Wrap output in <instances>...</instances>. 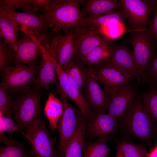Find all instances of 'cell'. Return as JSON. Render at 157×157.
<instances>
[{
  "label": "cell",
  "instance_id": "6da1fadb",
  "mask_svg": "<svg viewBox=\"0 0 157 157\" xmlns=\"http://www.w3.org/2000/svg\"><path fill=\"white\" fill-rule=\"evenodd\" d=\"M83 0H53L42 13L45 21L56 32L65 33L72 28L86 25L79 8Z\"/></svg>",
  "mask_w": 157,
  "mask_h": 157
},
{
  "label": "cell",
  "instance_id": "7a4b0ae2",
  "mask_svg": "<svg viewBox=\"0 0 157 157\" xmlns=\"http://www.w3.org/2000/svg\"><path fill=\"white\" fill-rule=\"evenodd\" d=\"M44 94L43 90L34 86L15 95L12 106L17 131L26 132L33 122L42 116L40 104Z\"/></svg>",
  "mask_w": 157,
  "mask_h": 157
},
{
  "label": "cell",
  "instance_id": "3957f363",
  "mask_svg": "<svg viewBox=\"0 0 157 157\" xmlns=\"http://www.w3.org/2000/svg\"><path fill=\"white\" fill-rule=\"evenodd\" d=\"M54 84L55 88L52 93L58 95L63 106V113L56 128L59 136L57 148L59 157H60L83 116L78 108L74 106L69 102L67 97L60 87L58 79Z\"/></svg>",
  "mask_w": 157,
  "mask_h": 157
},
{
  "label": "cell",
  "instance_id": "277c9868",
  "mask_svg": "<svg viewBox=\"0 0 157 157\" xmlns=\"http://www.w3.org/2000/svg\"><path fill=\"white\" fill-rule=\"evenodd\" d=\"M53 30L48 32L35 35L32 31L20 33L17 48L15 52L13 64L37 65L42 50L56 33Z\"/></svg>",
  "mask_w": 157,
  "mask_h": 157
},
{
  "label": "cell",
  "instance_id": "5b68a950",
  "mask_svg": "<svg viewBox=\"0 0 157 157\" xmlns=\"http://www.w3.org/2000/svg\"><path fill=\"white\" fill-rule=\"evenodd\" d=\"M120 119L127 131L136 138L147 140L153 135L154 119L144 110L140 98L138 95Z\"/></svg>",
  "mask_w": 157,
  "mask_h": 157
},
{
  "label": "cell",
  "instance_id": "8992f818",
  "mask_svg": "<svg viewBox=\"0 0 157 157\" xmlns=\"http://www.w3.org/2000/svg\"><path fill=\"white\" fill-rule=\"evenodd\" d=\"M39 68V65L18 64L4 69L1 74L0 87L15 95L32 87Z\"/></svg>",
  "mask_w": 157,
  "mask_h": 157
},
{
  "label": "cell",
  "instance_id": "52a82bcc",
  "mask_svg": "<svg viewBox=\"0 0 157 157\" xmlns=\"http://www.w3.org/2000/svg\"><path fill=\"white\" fill-rule=\"evenodd\" d=\"M26 138L31 149L40 157H59L56 140L51 136L46 126L44 118L42 116L36 119L26 132L19 130Z\"/></svg>",
  "mask_w": 157,
  "mask_h": 157
},
{
  "label": "cell",
  "instance_id": "ba28073f",
  "mask_svg": "<svg viewBox=\"0 0 157 157\" xmlns=\"http://www.w3.org/2000/svg\"><path fill=\"white\" fill-rule=\"evenodd\" d=\"M58 36L53 37L42 50L38 73L33 85L48 90L57 78L56 54L60 40Z\"/></svg>",
  "mask_w": 157,
  "mask_h": 157
},
{
  "label": "cell",
  "instance_id": "9c48e42d",
  "mask_svg": "<svg viewBox=\"0 0 157 157\" xmlns=\"http://www.w3.org/2000/svg\"><path fill=\"white\" fill-rule=\"evenodd\" d=\"M145 29L128 31L127 36L128 41L132 47L137 64L143 76L157 50V42L146 33Z\"/></svg>",
  "mask_w": 157,
  "mask_h": 157
},
{
  "label": "cell",
  "instance_id": "30bf717a",
  "mask_svg": "<svg viewBox=\"0 0 157 157\" xmlns=\"http://www.w3.org/2000/svg\"><path fill=\"white\" fill-rule=\"evenodd\" d=\"M119 1L129 29L127 31L146 29L151 19L150 16L153 6L151 0Z\"/></svg>",
  "mask_w": 157,
  "mask_h": 157
},
{
  "label": "cell",
  "instance_id": "8fae6325",
  "mask_svg": "<svg viewBox=\"0 0 157 157\" xmlns=\"http://www.w3.org/2000/svg\"><path fill=\"white\" fill-rule=\"evenodd\" d=\"M92 69L96 78L102 85L108 97L113 95L123 86L131 82L133 79L110 60L105 64L92 68Z\"/></svg>",
  "mask_w": 157,
  "mask_h": 157
},
{
  "label": "cell",
  "instance_id": "7c38bea8",
  "mask_svg": "<svg viewBox=\"0 0 157 157\" xmlns=\"http://www.w3.org/2000/svg\"><path fill=\"white\" fill-rule=\"evenodd\" d=\"M74 29L76 38L73 59L82 58L107 38L101 34L99 29L88 25Z\"/></svg>",
  "mask_w": 157,
  "mask_h": 157
},
{
  "label": "cell",
  "instance_id": "4fadbf2b",
  "mask_svg": "<svg viewBox=\"0 0 157 157\" xmlns=\"http://www.w3.org/2000/svg\"><path fill=\"white\" fill-rule=\"evenodd\" d=\"M88 67L89 73L83 91V97L93 111L98 113H106L108 96L96 78L92 68Z\"/></svg>",
  "mask_w": 157,
  "mask_h": 157
},
{
  "label": "cell",
  "instance_id": "5bb4252c",
  "mask_svg": "<svg viewBox=\"0 0 157 157\" xmlns=\"http://www.w3.org/2000/svg\"><path fill=\"white\" fill-rule=\"evenodd\" d=\"M117 120L106 113L93 112L85 121V138L92 141L100 137L108 138L115 131Z\"/></svg>",
  "mask_w": 157,
  "mask_h": 157
},
{
  "label": "cell",
  "instance_id": "9a60e30c",
  "mask_svg": "<svg viewBox=\"0 0 157 157\" xmlns=\"http://www.w3.org/2000/svg\"><path fill=\"white\" fill-rule=\"evenodd\" d=\"M113 46V51L110 61L139 83L142 81L143 74L138 66L133 51L124 42Z\"/></svg>",
  "mask_w": 157,
  "mask_h": 157
},
{
  "label": "cell",
  "instance_id": "2e32d148",
  "mask_svg": "<svg viewBox=\"0 0 157 157\" xmlns=\"http://www.w3.org/2000/svg\"><path fill=\"white\" fill-rule=\"evenodd\" d=\"M137 95L136 88L131 82L126 84L108 97L107 113L117 121L120 119Z\"/></svg>",
  "mask_w": 157,
  "mask_h": 157
},
{
  "label": "cell",
  "instance_id": "e0dca14e",
  "mask_svg": "<svg viewBox=\"0 0 157 157\" xmlns=\"http://www.w3.org/2000/svg\"><path fill=\"white\" fill-rule=\"evenodd\" d=\"M0 12L17 22L22 26L31 29L35 35L48 32L52 28L45 21L42 14L31 10L18 12L10 11L0 7Z\"/></svg>",
  "mask_w": 157,
  "mask_h": 157
},
{
  "label": "cell",
  "instance_id": "ac0fdd59",
  "mask_svg": "<svg viewBox=\"0 0 157 157\" xmlns=\"http://www.w3.org/2000/svg\"><path fill=\"white\" fill-rule=\"evenodd\" d=\"M56 71L60 87L68 99L77 105L81 114L86 119L90 118L93 111L85 101L82 93L70 81L67 75L57 64Z\"/></svg>",
  "mask_w": 157,
  "mask_h": 157
},
{
  "label": "cell",
  "instance_id": "d6986e66",
  "mask_svg": "<svg viewBox=\"0 0 157 157\" xmlns=\"http://www.w3.org/2000/svg\"><path fill=\"white\" fill-rule=\"evenodd\" d=\"M76 38L74 28L62 35L57 48L56 60L57 64L65 71L73 59Z\"/></svg>",
  "mask_w": 157,
  "mask_h": 157
},
{
  "label": "cell",
  "instance_id": "ffe728a7",
  "mask_svg": "<svg viewBox=\"0 0 157 157\" xmlns=\"http://www.w3.org/2000/svg\"><path fill=\"white\" fill-rule=\"evenodd\" d=\"M113 51V45L111 40L107 38L80 60L87 67H98L105 64L110 60Z\"/></svg>",
  "mask_w": 157,
  "mask_h": 157
},
{
  "label": "cell",
  "instance_id": "44dd1931",
  "mask_svg": "<svg viewBox=\"0 0 157 157\" xmlns=\"http://www.w3.org/2000/svg\"><path fill=\"white\" fill-rule=\"evenodd\" d=\"M81 10L83 17L104 14L122 8L119 1L116 0H83Z\"/></svg>",
  "mask_w": 157,
  "mask_h": 157
},
{
  "label": "cell",
  "instance_id": "7402d4cb",
  "mask_svg": "<svg viewBox=\"0 0 157 157\" xmlns=\"http://www.w3.org/2000/svg\"><path fill=\"white\" fill-rule=\"evenodd\" d=\"M19 24L0 12V37L3 38L5 43L15 52L19 41Z\"/></svg>",
  "mask_w": 157,
  "mask_h": 157
},
{
  "label": "cell",
  "instance_id": "603a6c76",
  "mask_svg": "<svg viewBox=\"0 0 157 157\" xmlns=\"http://www.w3.org/2000/svg\"><path fill=\"white\" fill-rule=\"evenodd\" d=\"M85 119L83 117L60 157H81L85 139Z\"/></svg>",
  "mask_w": 157,
  "mask_h": 157
},
{
  "label": "cell",
  "instance_id": "cb8c5ba5",
  "mask_svg": "<svg viewBox=\"0 0 157 157\" xmlns=\"http://www.w3.org/2000/svg\"><path fill=\"white\" fill-rule=\"evenodd\" d=\"M63 111V104L52 92H49L45 103L44 112L49 124L50 128L53 134L56 129L58 123Z\"/></svg>",
  "mask_w": 157,
  "mask_h": 157
},
{
  "label": "cell",
  "instance_id": "d4e9b609",
  "mask_svg": "<svg viewBox=\"0 0 157 157\" xmlns=\"http://www.w3.org/2000/svg\"><path fill=\"white\" fill-rule=\"evenodd\" d=\"M65 72L70 81L82 93L88 76V68L83 64L80 59L74 58Z\"/></svg>",
  "mask_w": 157,
  "mask_h": 157
},
{
  "label": "cell",
  "instance_id": "484cf974",
  "mask_svg": "<svg viewBox=\"0 0 157 157\" xmlns=\"http://www.w3.org/2000/svg\"><path fill=\"white\" fill-rule=\"evenodd\" d=\"M84 17L86 25L100 30V28L115 22L126 23V18L123 8L107 13Z\"/></svg>",
  "mask_w": 157,
  "mask_h": 157
},
{
  "label": "cell",
  "instance_id": "4316f807",
  "mask_svg": "<svg viewBox=\"0 0 157 157\" xmlns=\"http://www.w3.org/2000/svg\"><path fill=\"white\" fill-rule=\"evenodd\" d=\"M108 138L100 137L94 142L84 140L81 157H107L111 151Z\"/></svg>",
  "mask_w": 157,
  "mask_h": 157
},
{
  "label": "cell",
  "instance_id": "83f0119b",
  "mask_svg": "<svg viewBox=\"0 0 157 157\" xmlns=\"http://www.w3.org/2000/svg\"><path fill=\"white\" fill-rule=\"evenodd\" d=\"M0 147V157H37L31 149L27 150L22 142L8 138Z\"/></svg>",
  "mask_w": 157,
  "mask_h": 157
},
{
  "label": "cell",
  "instance_id": "f1b7e54d",
  "mask_svg": "<svg viewBox=\"0 0 157 157\" xmlns=\"http://www.w3.org/2000/svg\"><path fill=\"white\" fill-rule=\"evenodd\" d=\"M149 90L140 97L143 106L157 124V88L150 85Z\"/></svg>",
  "mask_w": 157,
  "mask_h": 157
},
{
  "label": "cell",
  "instance_id": "f546056e",
  "mask_svg": "<svg viewBox=\"0 0 157 157\" xmlns=\"http://www.w3.org/2000/svg\"><path fill=\"white\" fill-rule=\"evenodd\" d=\"M116 149H120L125 157H148L149 153L142 144L123 140L118 143Z\"/></svg>",
  "mask_w": 157,
  "mask_h": 157
},
{
  "label": "cell",
  "instance_id": "4dcf8cb0",
  "mask_svg": "<svg viewBox=\"0 0 157 157\" xmlns=\"http://www.w3.org/2000/svg\"><path fill=\"white\" fill-rule=\"evenodd\" d=\"M13 94L0 87V113L13 121L15 115L12 106L13 101Z\"/></svg>",
  "mask_w": 157,
  "mask_h": 157
},
{
  "label": "cell",
  "instance_id": "1f68e13d",
  "mask_svg": "<svg viewBox=\"0 0 157 157\" xmlns=\"http://www.w3.org/2000/svg\"><path fill=\"white\" fill-rule=\"evenodd\" d=\"M15 51L9 47L3 40L0 38V71L12 66L13 63Z\"/></svg>",
  "mask_w": 157,
  "mask_h": 157
},
{
  "label": "cell",
  "instance_id": "d6a6232c",
  "mask_svg": "<svg viewBox=\"0 0 157 157\" xmlns=\"http://www.w3.org/2000/svg\"><path fill=\"white\" fill-rule=\"evenodd\" d=\"M0 7L10 11L17 9L25 11L31 10L27 0H0Z\"/></svg>",
  "mask_w": 157,
  "mask_h": 157
},
{
  "label": "cell",
  "instance_id": "836d02e7",
  "mask_svg": "<svg viewBox=\"0 0 157 157\" xmlns=\"http://www.w3.org/2000/svg\"><path fill=\"white\" fill-rule=\"evenodd\" d=\"M157 82V51L147 70L143 74L142 83L154 85Z\"/></svg>",
  "mask_w": 157,
  "mask_h": 157
},
{
  "label": "cell",
  "instance_id": "e575fe53",
  "mask_svg": "<svg viewBox=\"0 0 157 157\" xmlns=\"http://www.w3.org/2000/svg\"><path fill=\"white\" fill-rule=\"evenodd\" d=\"M106 26L110 29V32L107 33L105 36L109 39V38L116 39L120 37L127 31L126 23L123 22H115Z\"/></svg>",
  "mask_w": 157,
  "mask_h": 157
},
{
  "label": "cell",
  "instance_id": "d590c367",
  "mask_svg": "<svg viewBox=\"0 0 157 157\" xmlns=\"http://www.w3.org/2000/svg\"><path fill=\"white\" fill-rule=\"evenodd\" d=\"M53 1L52 0H27L30 10L35 12L40 10L42 13L49 8Z\"/></svg>",
  "mask_w": 157,
  "mask_h": 157
},
{
  "label": "cell",
  "instance_id": "8d00e7d4",
  "mask_svg": "<svg viewBox=\"0 0 157 157\" xmlns=\"http://www.w3.org/2000/svg\"><path fill=\"white\" fill-rule=\"evenodd\" d=\"M153 16L145 30L146 33L157 42V7L153 5Z\"/></svg>",
  "mask_w": 157,
  "mask_h": 157
},
{
  "label": "cell",
  "instance_id": "74e56055",
  "mask_svg": "<svg viewBox=\"0 0 157 157\" xmlns=\"http://www.w3.org/2000/svg\"><path fill=\"white\" fill-rule=\"evenodd\" d=\"M13 121L11 119L0 114V131H8L10 133L16 132L17 128Z\"/></svg>",
  "mask_w": 157,
  "mask_h": 157
},
{
  "label": "cell",
  "instance_id": "f35d334b",
  "mask_svg": "<svg viewBox=\"0 0 157 157\" xmlns=\"http://www.w3.org/2000/svg\"><path fill=\"white\" fill-rule=\"evenodd\" d=\"M148 157H157V148L156 147L148 154Z\"/></svg>",
  "mask_w": 157,
  "mask_h": 157
},
{
  "label": "cell",
  "instance_id": "ab89813d",
  "mask_svg": "<svg viewBox=\"0 0 157 157\" xmlns=\"http://www.w3.org/2000/svg\"><path fill=\"white\" fill-rule=\"evenodd\" d=\"M117 152L115 157H125L122 151L119 149H116Z\"/></svg>",
  "mask_w": 157,
  "mask_h": 157
},
{
  "label": "cell",
  "instance_id": "60d3db41",
  "mask_svg": "<svg viewBox=\"0 0 157 157\" xmlns=\"http://www.w3.org/2000/svg\"><path fill=\"white\" fill-rule=\"evenodd\" d=\"M151 1L153 5L157 7V0H151Z\"/></svg>",
  "mask_w": 157,
  "mask_h": 157
},
{
  "label": "cell",
  "instance_id": "b9f144b4",
  "mask_svg": "<svg viewBox=\"0 0 157 157\" xmlns=\"http://www.w3.org/2000/svg\"><path fill=\"white\" fill-rule=\"evenodd\" d=\"M156 147H157V144H156Z\"/></svg>",
  "mask_w": 157,
  "mask_h": 157
},
{
  "label": "cell",
  "instance_id": "7bdbcfd3",
  "mask_svg": "<svg viewBox=\"0 0 157 157\" xmlns=\"http://www.w3.org/2000/svg\"><path fill=\"white\" fill-rule=\"evenodd\" d=\"M37 157H40L38 156H37Z\"/></svg>",
  "mask_w": 157,
  "mask_h": 157
}]
</instances>
